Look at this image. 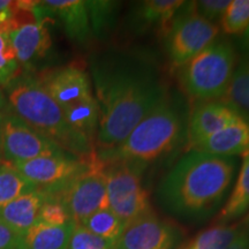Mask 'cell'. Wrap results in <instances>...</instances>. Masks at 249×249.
<instances>
[{
    "instance_id": "cell-15",
    "label": "cell",
    "mask_w": 249,
    "mask_h": 249,
    "mask_svg": "<svg viewBox=\"0 0 249 249\" xmlns=\"http://www.w3.org/2000/svg\"><path fill=\"white\" fill-rule=\"evenodd\" d=\"M48 198L49 195L39 189H34L18 196L0 208V222L23 238L31 227L38 222L40 208Z\"/></svg>"
},
{
    "instance_id": "cell-24",
    "label": "cell",
    "mask_w": 249,
    "mask_h": 249,
    "mask_svg": "<svg viewBox=\"0 0 249 249\" xmlns=\"http://www.w3.org/2000/svg\"><path fill=\"white\" fill-rule=\"evenodd\" d=\"M35 186L8 163L0 164V208L4 207L18 196L34 191Z\"/></svg>"
},
{
    "instance_id": "cell-23",
    "label": "cell",
    "mask_w": 249,
    "mask_h": 249,
    "mask_svg": "<svg viewBox=\"0 0 249 249\" xmlns=\"http://www.w3.org/2000/svg\"><path fill=\"white\" fill-rule=\"evenodd\" d=\"M240 231L238 226L216 225L202 231L181 249H226Z\"/></svg>"
},
{
    "instance_id": "cell-8",
    "label": "cell",
    "mask_w": 249,
    "mask_h": 249,
    "mask_svg": "<svg viewBox=\"0 0 249 249\" xmlns=\"http://www.w3.org/2000/svg\"><path fill=\"white\" fill-rule=\"evenodd\" d=\"M191 4L178 12L166 31V52L177 70L214 42L219 33V27L200 17Z\"/></svg>"
},
{
    "instance_id": "cell-4",
    "label": "cell",
    "mask_w": 249,
    "mask_h": 249,
    "mask_svg": "<svg viewBox=\"0 0 249 249\" xmlns=\"http://www.w3.org/2000/svg\"><path fill=\"white\" fill-rule=\"evenodd\" d=\"M6 102L11 113L64 151L81 160L95 154L92 143L71 126L62 107L37 79H15L8 85Z\"/></svg>"
},
{
    "instance_id": "cell-36",
    "label": "cell",
    "mask_w": 249,
    "mask_h": 249,
    "mask_svg": "<svg viewBox=\"0 0 249 249\" xmlns=\"http://www.w3.org/2000/svg\"><path fill=\"white\" fill-rule=\"evenodd\" d=\"M7 107V102H6V97L4 96V92L0 89V113H2L4 110Z\"/></svg>"
},
{
    "instance_id": "cell-7",
    "label": "cell",
    "mask_w": 249,
    "mask_h": 249,
    "mask_svg": "<svg viewBox=\"0 0 249 249\" xmlns=\"http://www.w3.org/2000/svg\"><path fill=\"white\" fill-rule=\"evenodd\" d=\"M104 164V163H103ZM108 209L123 222L132 223L152 213L147 191L142 186V172L124 163L104 164Z\"/></svg>"
},
{
    "instance_id": "cell-11",
    "label": "cell",
    "mask_w": 249,
    "mask_h": 249,
    "mask_svg": "<svg viewBox=\"0 0 249 249\" xmlns=\"http://www.w3.org/2000/svg\"><path fill=\"white\" fill-rule=\"evenodd\" d=\"M178 239V230L152 211L127 224L116 249H174Z\"/></svg>"
},
{
    "instance_id": "cell-1",
    "label": "cell",
    "mask_w": 249,
    "mask_h": 249,
    "mask_svg": "<svg viewBox=\"0 0 249 249\" xmlns=\"http://www.w3.org/2000/svg\"><path fill=\"white\" fill-rule=\"evenodd\" d=\"M93 80L99 108V150L119 144L167 96L150 65L124 55L93 68Z\"/></svg>"
},
{
    "instance_id": "cell-3",
    "label": "cell",
    "mask_w": 249,
    "mask_h": 249,
    "mask_svg": "<svg viewBox=\"0 0 249 249\" xmlns=\"http://www.w3.org/2000/svg\"><path fill=\"white\" fill-rule=\"evenodd\" d=\"M185 134L182 116L166 96L119 144L99 150L96 155L104 164L124 163L142 172L176 150Z\"/></svg>"
},
{
    "instance_id": "cell-10",
    "label": "cell",
    "mask_w": 249,
    "mask_h": 249,
    "mask_svg": "<svg viewBox=\"0 0 249 249\" xmlns=\"http://www.w3.org/2000/svg\"><path fill=\"white\" fill-rule=\"evenodd\" d=\"M89 158L81 160L65 152L43 156L23 163L13 164V166L36 189L46 193L49 197H53L70 180L86 169Z\"/></svg>"
},
{
    "instance_id": "cell-32",
    "label": "cell",
    "mask_w": 249,
    "mask_h": 249,
    "mask_svg": "<svg viewBox=\"0 0 249 249\" xmlns=\"http://www.w3.org/2000/svg\"><path fill=\"white\" fill-rule=\"evenodd\" d=\"M0 249H23V238L0 222Z\"/></svg>"
},
{
    "instance_id": "cell-29",
    "label": "cell",
    "mask_w": 249,
    "mask_h": 249,
    "mask_svg": "<svg viewBox=\"0 0 249 249\" xmlns=\"http://www.w3.org/2000/svg\"><path fill=\"white\" fill-rule=\"evenodd\" d=\"M67 249H116V245L93 234L82 225H76Z\"/></svg>"
},
{
    "instance_id": "cell-27",
    "label": "cell",
    "mask_w": 249,
    "mask_h": 249,
    "mask_svg": "<svg viewBox=\"0 0 249 249\" xmlns=\"http://www.w3.org/2000/svg\"><path fill=\"white\" fill-rule=\"evenodd\" d=\"M226 97L233 104L249 111V60H244L235 68Z\"/></svg>"
},
{
    "instance_id": "cell-33",
    "label": "cell",
    "mask_w": 249,
    "mask_h": 249,
    "mask_svg": "<svg viewBox=\"0 0 249 249\" xmlns=\"http://www.w3.org/2000/svg\"><path fill=\"white\" fill-rule=\"evenodd\" d=\"M14 5L13 1L0 0V30L4 33H9L14 29Z\"/></svg>"
},
{
    "instance_id": "cell-19",
    "label": "cell",
    "mask_w": 249,
    "mask_h": 249,
    "mask_svg": "<svg viewBox=\"0 0 249 249\" xmlns=\"http://www.w3.org/2000/svg\"><path fill=\"white\" fill-rule=\"evenodd\" d=\"M249 211V151L242 155V165L238 178L222 210L218 213L217 225H227L244 217Z\"/></svg>"
},
{
    "instance_id": "cell-20",
    "label": "cell",
    "mask_w": 249,
    "mask_h": 249,
    "mask_svg": "<svg viewBox=\"0 0 249 249\" xmlns=\"http://www.w3.org/2000/svg\"><path fill=\"white\" fill-rule=\"evenodd\" d=\"M76 224L53 226L37 222L23 236V249H67Z\"/></svg>"
},
{
    "instance_id": "cell-14",
    "label": "cell",
    "mask_w": 249,
    "mask_h": 249,
    "mask_svg": "<svg viewBox=\"0 0 249 249\" xmlns=\"http://www.w3.org/2000/svg\"><path fill=\"white\" fill-rule=\"evenodd\" d=\"M34 21L14 27L8 33L12 48L20 65H29L37 59L44 57L51 46V37L45 21L40 17L42 7L39 1L34 5Z\"/></svg>"
},
{
    "instance_id": "cell-38",
    "label": "cell",
    "mask_w": 249,
    "mask_h": 249,
    "mask_svg": "<svg viewBox=\"0 0 249 249\" xmlns=\"http://www.w3.org/2000/svg\"><path fill=\"white\" fill-rule=\"evenodd\" d=\"M4 116H5V112L0 113V128H1V123H2V119H4ZM0 156H1V154H0Z\"/></svg>"
},
{
    "instance_id": "cell-31",
    "label": "cell",
    "mask_w": 249,
    "mask_h": 249,
    "mask_svg": "<svg viewBox=\"0 0 249 249\" xmlns=\"http://www.w3.org/2000/svg\"><path fill=\"white\" fill-rule=\"evenodd\" d=\"M230 0H201L193 1L192 6L200 17L213 23L214 20H220Z\"/></svg>"
},
{
    "instance_id": "cell-35",
    "label": "cell",
    "mask_w": 249,
    "mask_h": 249,
    "mask_svg": "<svg viewBox=\"0 0 249 249\" xmlns=\"http://www.w3.org/2000/svg\"><path fill=\"white\" fill-rule=\"evenodd\" d=\"M242 45H244V49L249 53V27L244 33V36H242Z\"/></svg>"
},
{
    "instance_id": "cell-5",
    "label": "cell",
    "mask_w": 249,
    "mask_h": 249,
    "mask_svg": "<svg viewBox=\"0 0 249 249\" xmlns=\"http://www.w3.org/2000/svg\"><path fill=\"white\" fill-rule=\"evenodd\" d=\"M235 64L236 54L231 43L214 40L178 68L180 86L197 101H217L229 91Z\"/></svg>"
},
{
    "instance_id": "cell-22",
    "label": "cell",
    "mask_w": 249,
    "mask_h": 249,
    "mask_svg": "<svg viewBox=\"0 0 249 249\" xmlns=\"http://www.w3.org/2000/svg\"><path fill=\"white\" fill-rule=\"evenodd\" d=\"M81 225L93 234L101 236L114 245H117L126 227V224L108 208L91 214Z\"/></svg>"
},
{
    "instance_id": "cell-34",
    "label": "cell",
    "mask_w": 249,
    "mask_h": 249,
    "mask_svg": "<svg viewBox=\"0 0 249 249\" xmlns=\"http://www.w3.org/2000/svg\"><path fill=\"white\" fill-rule=\"evenodd\" d=\"M226 249H249V231L241 229L238 236Z\"/></svg>"
},
{
    "instance_id": "cell-25",
    "label": "cell",
    "mask_w": 249,
    "mask_h": 249,
    "mask_svg": "<svg viewBox=\"0 0 249 249\" xmlns=\"http://www.w3.org/2000/svg\"><path fill=\"white\" fill-rule=\"evenodd\" d=\"M220 26L227 35H240L249 27V0H232L220 18Z\"/></svg>"
},
{
    "instance_id": "cell-37",
    "label": "cell",
    "mask_w": 249,
    "mask_h": 249,
    "mask_svg": "<svg viewBox=\"0 0 249 249\" xmlns=\"http://www.w3.org/2000/svg\"><path fill=\"white\" fill-rule=\"evenodd\" d=\"M240 226H241V229L247 230V231H249V211L245 214L244 218H242Z\"/></svg>"
},
{
    "instance_id": "cell-6",
    "label": "cell",
    "mask_w": 249,
    "mask_h": 249,
    "mask_svg": "<svg viewBox=\"0 0 249 249\" xmlns=\"http://www.w3.org/2000/svg\"><path fill=\"white\" fill-rule=\"evenodd\" d=\"M52 198L65 205L76 225L97 211L108 208L105 166L93 154L82 172L74 177Z\"/></svg>"
},
{
    "instance_id": "cell-16",
    "label": "cell",
    "mask_w": 249,
    "mask_h": 249,
    "mask_svg": "<svg viewBox=\"0 0 249 249\" xmlns=\"http://www.w3.org/2000/svg\"><path fill=\"white\" fill-rule=\"evenodd\" d=\"M191 150L222 157H235L249 151V121L240 116L219 132L196 144Z\"/></svg>"
},
{
    "instance_id": "cell-13",
    "label": "cell",
    "mask_w": 249,
    "mask_h": 249,
    "mask_svg": "<svg viewBox=\"0 0 249 249\" xmlns=\"http://www.w3.org/2000/svg\"><path fill=\"white\" fill-rule=\"evenodd\" d=\"M37 80L62 108L93 96L88 74L75 65L52 70Z\"/></svg>"
},
{
    "instance_id": "cell-21",
    "label": "cell",
    "mask_w": 249,
    "mask_h": 249,
    "mask_svg": "<svg viewBox=\"0 0 249 249\" xmlns=\"http://www.w3.org/2000/svg\"><path fill=\"white\" fill-rule=\"evenodd\" d=\"M62 110L71 126L93 144L99 123V108L95 96L82 99Z\"/></svg>"
},
{
    "instance_id": "cell-9",
    "label": "cell",
    "mask_w": 249,
    "mask_h": 249,
    "mask_svg": "<svg viewBox=\"0 0 249 249\" xmlns=\"http://www.w3.org/2000/svg\"><path fill=\"white\" fill-rule=\"evenodd\" d=\"M65 152L54 142L37 133L20 118L5 112L0 128V154L6 163L13 165L43 156Z\"/></svg>"
},
{
    "instance_id": "cell-18",
    "label": "cell",
    "mask_w": 249,
    "mask_h": 249,
    "mask_svg": "<svg viewBox=\"0 0 249 249\" xmlns=\"http://www.w3.org/2000/svg\"><path fill=\"white\" fill-rule=\"evenodd\" d=\"M185 5L181 0H145L134 8L130 26L136 33L169 30L178 12Z\"/></svg>"
},
{
    "instance_id": "cell-12",
    "label": "cell",
    "mask_w": 249,
    "mask_h": 249,
    "mask_svg": "<svg viewBox=\"0 0 249 249\" xmlns=\"http://www.w3.org/2000/svg\"><path fill=\"white\" fill-rule=\"evenodd\" d=\"M241 114L235 107L219 101L201 102L191 112L186 127L189 150L211 135L219 132Z\"/></svg>"
},
{
    "instance_id": "cell-2",
    "label": "cell",
    "mask_w": 249,
    "mask_h": 249,
    "mask_svg": "<svg viewBox=\"0 0 249 249\" xmlns=\"http://www.w3.org/2000/svg\"><path fill=\"white\" fill-rule=\"evenodd\" d=\"M238 167L234 157L188 150L157 187V200L176 216L197 219L209 216L230 193Z\"/></svg>"
},
{
    "instance_id": "cell-30",
    "label": "cell",
    "mask_w": 249,
    "mask_h": 249,
    "mask_svg": "<svg viewBox=\"0 0 249 249\" xmlns=\"http://www.w3.org/2000/svg\"><path fill=\"white\" fill-rule=\"evenodd\" d=\"M38 222L53 226H61L73 222L65 205L57 198L49 197L40 208Z\"/></svg>"
},
{
    "instance_id": "cell-26",
    "label": "cell",
    "mask_w": 249,
    "mask_h": 249,
    "mask_svg": "<svg viewBox=\"0 0 249 249\" xmlns=\"http://www.w3.org/2000/svg\"><path fill=\"white\" fill-rule=\"evenodd\" d=\"M85 4L88 11L91 31L98 36H104L108 28L113 26L117 17L118 2L85 1Z\"/></svg>"
},
{
    "instance_id": "cell-28",
    "label": "cell",
    "mask_w": 249,
    "mask_h": 249,
    "mask_svg": "<svg viewBox=\"0 0 249 249\" xmlns=\"http://www.w3.org/2000/svg\"><path fill=\"white\" fill-rule=\"evenodd\" d=\"M18 64L8 34L0 30V87H7L15 80Z\"/></svg>"
},
{
    "instance_id": "cell-17",
    "label": "cell",
    "mask_w": 249,
    "mask_h": 249,
    "mask_svg": "<svg viewBox=\"0 0 249 249\" xmlns=\"http://www.w3.org/2000/svg\"><path fill=\"white\" fill-rule=\"evenodd\" d=\"M46 12L55 15L65 33L74 42L85 44L91 36L89 15L82 0H45L39 1Z\"/></svg>"
}]
</instances>
